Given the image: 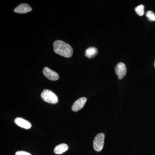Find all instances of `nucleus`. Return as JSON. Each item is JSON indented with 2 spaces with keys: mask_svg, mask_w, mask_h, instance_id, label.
Masks as SVG:
<instances>
[{
  "mask_svg": "<svg viewBox=\"0 0 155 155\" xmlns=\"http://www.w3.org/2000/svg\"><path fill=\"white\" fill-rule=\"evenodd\" d=\"M146 16L150 20L152 21H155V14L152 11H148L146 14Z\"/></svg>",
  "mask_w": 155,
  "mask_h": 155,
  "instance_id": "nucleus-12",
  "label": "nucleus"
},
{
  "mask_svg": "<svg viewBox=\"0 0 155 155\" xmlns=\"http://www.w3.org/2000/svg\"><path fill=\"white\" fill-rule=\"evenodd\" d=\"M15 123L19 127L28 129L31 127V124L27 120L21 118H17L14 120Z\"/></svg>",
  "mask_w": 155,
  "mask_h": 155,
  "instance_id": "nucleus-8",
  "label": "nucleus"
},
{
  "mask_svg": "<svg viewBox=\"0 0 155 155\" xmlns=\"http://www.w3.org/2000/svg\"><path fill=\"white\" fill-rule=\"evenodd\" d=\"M41 97L46 102L56 104L58 102V97L54 92L48 89H45L41 93Z\"/></svg>",
  "mask_w": 155,
  "mask_h": 155,
  "instance_id": "nucleus-2",
  "label": "nucleus"
},
{
  "mask_svg": "<svg viewBox=\"0 0 155 155\" xmlns=\"http://www.w3.org/2000/svg\"><path fill=\"white\" fill-rule=\"evenodd\" d=\"M154 67L155 68V62H154Z\"/></svg>",
  "mask_w": 155,
  "mask_h": 155,
  "instance_id": "nucleus-14",
  "label": "nucleus"
},
{
  "mask_svg": "<svg viewBox=\"0 0 155 155\" xmlns=\"http://www.w3.org/2000/svg\"><path fill=\"white\" fill-rule=\"evenodd\" d=\"M87 100V99L86 98L84 97H82L77 100L72 106V111H74V112H77V111L81 110L84 107V105L86 102Z\"/></svg>",
  "mask_w": 155,
  "mask_h": 155,
  "instance_id": "nucleus-6",
  "label": "nucleus"
},
{
  "mask_svg": "<svg viewBox=\"0 0 155 155\" xmlns=\"http://www.w3.org/2000/svg\"><path fill=\"white\" fill-rule=\"evenodd\" d=\"M98 51L97 49L94 47L88 48L86 50L85 52V56L87 58L91 59L94 58L97 54Z\"/></svg>",
  "mask_w": 155,
  "mask_h": 155,
  "instance_id": "nucleus-10",
  "label": "nucleus"
},
{
  "mask_svg": "<svg viewBox=\"0 0 155 155\" xmlns=\"http://www.w3.org/2000/svg\"><path fill=\"white\" fill-rule=\"evenodd\" d=\"M69 149V147L66 143H61L55 147L54 152L57 154H61L67 151Z\"/></svg>",
  "mask_w": 155,
  "mask_h": 155,
  "instance_id": "nucleus-9",
  "label": "nucleus"
},
{
  "mask_svg": "<svg viewBox=\"0 0 155 155\" xmlns=\"http://www.w3.org/2000/svg\"><path fill=\"white\" fill-rule=\"evenodd\" d=\"M43 73L46 77L51 81L58 80L59 78V75L58 73L47 67H45L43 70Z\"/></svg>",
  "mask_w": 155,
  "mask_h": 155,
  "instance_id": "nucleus-5",
  "label": "nucleus"
},
{
  "mask_svg": "<svg viewBox=\"0 0 155 155\" xmlns=\"http://www.w3.org/2000/svg\"><path fill=\"white\" fill-rule=\"evenodd\" d=\"M15 155H31L30 153L23 151H18L15 153Z\"/></svg>",
  "mask_w": 155,
  "mask_h": 155,
  "instance_id": "nucleus-13",
  "label": "nucleus"
},
{
  "mask_svg": "<svg viewBox=\"0 0 155 155\" xmlns=\"http://www.w3.org/2000/svg\"><path fill=\"white\" fill-rule=\"evenodd\" d=\"M54 51L58 54L69 58L73 54V49L71 46L68 43L61 40H57L53 43Z\"/></svg>",
  "mask_w": 155,
  "mask_h": 155,
  "instance_id": "nucleus-1",
  "label": "nucleus"
},
{
  "mask_svg": "<svg viewBox=\"0 0 155 155\" xmlns=\"http://www.w3.org/2000/svg\"><path fill=\"white\" fill-rule=\"evenodd\" d=\"M115 73L119 79H122L127 73V68L124 63L120 62L118 63L115 67Z\"/></svg>",
  "mask_w": 155,
  "mask_h": 155,
  "instance_id": "nucleus-4",
  "label": "nucleus"
},
{
  "mask_svg": "<svg viewBox=\"0 0 155 155\" xmlns=\"http://www.w3.org/2000/svg\"><path fill=\"white\" fill-rule=\"evenodd\" d=\"M105 134L104 133L98 134L95 137L93 141V147L95 150L100 152L102 150L104 143Z\"/></svg>",
  "mask_w": 155,
  "mask_h": 155,
  "instance_id": "nucleus-3",
  "label": "nucleus"
},
{
  "mask_svg": "<svg viewBox=\"0 0 155 155\" xmlns=\"http://www.w3.org/2000/svg\"><path fill=\"white\" fill-rule=\"evenodd\" d=\"M135 11L139 16H143L144 14V6L142 5H140L135 8Z\"/></svg>",
  "mask_w": 155,
  "mask_h": 155,
  "instance_id": "nucleus-11",
  "label": "nucleus"
},
{
  "mask_svg": "<svg viewBox=\"0 0 155 155\" xmlns=\"http://www.w3.org/2000/svg\"><path fill=\"white\" fill-rule=\"evenodd\" d=\"M32 11V8L27 4H22L14 9V12L18 14H25Z\"/></svg>",
  "mask_w": 155,
  "mask_h": 155,
  "instance_id": "nucleus-7",
  "label": "nucleus"
}]
</instances>
